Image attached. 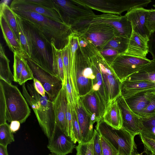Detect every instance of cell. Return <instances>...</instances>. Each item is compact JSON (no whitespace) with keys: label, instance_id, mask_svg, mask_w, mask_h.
I'll list each match as a JSON object with an SVG mask.
<instances>
[{"label":"cell","instance_id":"cell-51","mask_svg":"<svg viewBox=\"0 0 155 155\" xmlns=\"http://www.w3.org/2000/svg\"><path fill=\"white\" fill-rule=\"evenodd\" d=\"M33 80V86L36 91L42 96L45 95L46 93L41 83L35 78Z\"/></svg>","mask_w":155,"mask_h":155},{"label":"cell","instance_id":"cell-21","mask_svg":"<svg viewBox=\"0 0 155 155\" xmlns=\"http://www.w3.org/2000/svg\"><path fill=\"white\" fill-rule=\"evenodd\" d=\"M67 98L65 85L63 84L55 100L53 102L56 125L68 136L65 117V103Z\"/></svg>","mask_w":155,"mask_h":155},{"label":"cell","instance_id":"cell-46","mask_svg":"<svg viewBox=\"0 0 155 155\" xmlns=\"http://www.w3.org/2000/svg\"><path fill=\"white\" fill-rule=\"evenodd\" d=\"M147 26L150 34L155 32V8L149 9Z\"/></svg>","mask_w":155,"mask_h":155},{"label":"cell","instance_id":"cell-53","mask_svg":"<svg viewBox=\"0 0 155 155\" xmlns=\"http://www.w3.org/2000/svg\"><path fill=\"white\" fill-rule=\"evenodd\" d=\"M0 155H9L7 147L0 145Z\"/></svg>","mask_w":155,"mask_h":155},{"label":"cell","instance_id":"cell-4","mask_svg":"<svg viewBox=\"0 0 155 155\" xmlns=\"http://www.w3.org/2000/svg\"><path fill=\"white\" fill-rule=\"evenodd\" d=\"M0 86L2 89L5 101L7 121L24 123L30 115L31 110L22 94L17 87L1 79Z\"/></svg>","mask_w":155,"mask_h":155},{"label":"cell","instance_id":"cell-58","mask_svg":"<svg viewBox=\"0 0 155 155\" xmlns=\"http://www.w3.org/2000/svg\"><path fill=\"white\" fill-rule=\"evenodd\" d=\"M119 155H120V154H119Z\"/></svg>","mask_w":155,"mask_h":155},{"label":"cell","instance_id":"cell-29","mask_svg":"<svg viewBox=\"0 0 155 155\" xmlns=\"http://www.w3.org/2000/svg\"><path fill=\"white\" fill-rule=\"evenodd\" d=\"M10 61L6 56L4 48L2 44L0 45V79L7 83L12 84L14 81V76L9 66Z\"/></svg>","mask_w":155,"mask_h":155},{"label":"cell","instance_id":"cell-56","mask_svg":"<svg viewBox=\"0 0 155 155\" xmlns=\"http://www.w3.org/2000/svg\"><path fill=\"white\" fill-rule=\"evenodd\" d=\"M137 155H143V153H138V154H137Z\"/></svg>","mask_w":155,"mask_h":155},{"label":"cell","instance_id":"cell-33","mask_svg":"<svg viewBox=\"0 0 155 155\" xmlns=\"http://www.w3.org/2000/svg\"><path fill=\"white\" fill-rule=\"evenodd\" d=\"M129 39L122 37L116 36L110 40L103 50L111 49L117 51L120 55L126 52L127 48Z\"/></svg>","mask_w":155,"mask_h":155},{"label":"cell","instance_id":"cell-30","mask_svg":"<svg viewBox=\"0 0 155 155\" xmlns=\"http://www.w3.org/2000/svg\"><path fill=\"white\" fill-rule=\"evenodd\" d=\"M52 50L53 68L56 76L65 82V73L61 50L58 49L54 45L51 43Z\"/></svg>","mask_w":155,"mask_h":155},{"label":"cell","instance_id":"cell-48","mask_svg":"<svg viewBox=\"0 0 155 155\" xmlns=\"http://www.w3.org/2000/svg\"><path fill=\"white\" fill-rule=\"evenodd\" d=\"M139 135L144 145L145 153H146L151 151L155 152V142L141 134Z\"/></svg>","mask_w":155,"mask_h":155},{"label":"cell","instance_id":"cell-17","mask_svg":"<svg viewBox=\"0 0 155 155\" xmlns=\"http://www.w3.org/2000/svg\"><path fill=\"white\" fill-rule=\"evenodd\" d=\"M116 100L121 110L122 125V127L133 135L140 134L141 131L140 117L134 113L127 104L121 95Z\"/></svg>","mask_w":155,"mask_h":155},{"label":"cell","instance_id":"cell-52","mask_svg":"<svg viewBox=\"0 0 155 155\" xmlns=\"http://www.w3.org/2000/svg\"><path fill=\"white\" fill-rule=\"evenodd\" d=\"M21 123L18 121H13L11 122L9 127L11 131L13 133H15L18 131L20 128Z\"/></svg>","mask_w":155,"mask_h":155},{"label":"cell","instance_id":"cell-37","mask_svg":"<svg viewBox=\"0 0 155 155\" xmlns=\"http://www.w3.org/2000/svg\"><path fill=\"white\" fill-rule=\"evenodd\" d=\"M14 141L13 133L10 129L9 125L7 122L0 125V145L7 147Z\"/></svg>","mask_w":155,"mask_h":155},{"label":"cell","instance_id":"cell-42","mask_svg":"<svg viewBox=\"0 0 155 155\" xmlns=\"http://www.w3.org/2000/svg\"><path fill=\"white\" fill-rule=\"evenodd\" d=\"M64 108L68 136L70 137L72 141L71 109V105L68 102V98L65 102Z\"/></svg>","mask_w":155,"mask_h":155},{"label":"cell","instance_id":"cell-44","mask_svg":"<svg viewBox=\"0 0 155 155\" xmlns=\"http://www.w3.org/2000/svg\"><path fill=\"white\" fill-rule=\"evenodd\" d=\"M6 107L4 93L0 86V125L6 123Z\"/></svg>","mask_w":155,"mask_h":155},{"label":"cell","instance_id":"cell-41","mask_svg":"<svg viewBox=\"0 0 155 155\" xmlns=\"http://www.w3.org/2000/svg\"><path fill=\"white\" fill-rule=\"evenodd\" d=\"M33 72L29 66L26 60L24 58L23 66L19 83L21 85L25 84L29 80L34 78Z\"/></svg>","mask_w":155,"mask_h":155},{"label":"cell","instance_id":"cell-10","mask_svg":"<svg viewBox=\"0 0 155 155\" xmlns=\"http://www.w3.org/2000/svg\"><path fill=\"white\" fill-rule=\"evenodd\" d=\"M151 60L126 55H118L110 66L122 82L129 76L137 72L149 64Z\"/></svg>","mask_w":155,"mask_h":155},{"label":"cell","instance_id":"cell-28","mask_svg":"<svg viewBox=\"0 0 155 155\" xmlns=\"http://www.w3.org/2000/svg\"><path fill=\"white\" fill-rule=\"evenodd\" d=\"M125 80L129 81H145L155 82V58L153 59L151 62L144 68L129 76Z\"/></svg>","mask_w":155,"mask_h":155},{"label":"cell","instance_id":"cell-57","mask_svg":"<svg viewBox=\"0 0 155 155\" xmlns=\"http://www.w3.org/2000/svg\"><path fill=\"white\" fill-rule=\"evenodd\" d=\"M153 6L155 8V4L153 5Z\"/></svg>","mask_w":155,"mask_h":155},{"label":"cell","instance_id":"cell-13","mask_svg":"<svg viewBox=\"0 0 155 155\" xmlns=\"http://www.w3.org/2000/svg\"><path fill=\"white\" fill-rule=\"evenodd\" d=\"M90 23H103L113 27L116 31L118 36L130 39L132 31L130 22L126 16L111 14L95 15L87 20L81 22L82 24Z\"/></svg>","mask_w":155,"mask_h":155},{"label":"cell","instance_id":"cell-31","mask_svg":"<svg viewBox=\"0 0 155 155\" xmlns=\"http://www.w3.org/2000/svg\"><path fill=\"white\" fill-rule=\"evenodd\" d=\"M61 54L63 62L65 73V83H70L75 93L71 78V65L70 51L69 43L62 49Z\"/></svg>","mask_w":155,"mask_h":155},{"label":"cell","instance_id":"cell-49","mask_svg":"<svg viewBox=\"0 0 155 155\" xmlns=\"http://www.w3.org/2000/svg\"><path fill=\"white\" fill-rule=\"evenodd\" d=\"M29 2L53 9H57L52 0H26Z\"/></svg>","mask_w":155,"mask_h":155},{"label":"cell","instance_id":"cell-15","mask_svg":"<svg viewBox=\"0 0 155 155\" xmlns=\"http://www.w3.org/2000/svg\"><path fill=\"white\" fill-rule=\"evenodd\" d=\"M75 144L56 125L48 139L47 147L50 151L56 155H66L72 152Z\"/></svg>","mask_w":155,"mask_h":155},{"label":"cell","instance_id":"cell-19","mask_svg":"<svg viewBox=\"0 0 155 155\" xmlns=\"http://www.w3.org/2000/svg\"><path fill=\"white\" fill-rule=\"evenodd\" d=\"M155 95V89L141 91L124 98L131 110L140 117Z\"/></svg>","mask_w":155,"mask_h":155},{"label":"cell","instance_id":"cell-39","mask_svg":"<svg viewBox=\"0 0 155 155\" xmlns=\"http://www.w3.org/2000/svg\"><path fill=\"white\" fill-rule=\"evenodd\" d=\"M94 136L89 142L80 143L76 146V155H94L93 152Z\"/></svg>","mask_w":155,"mask_h":155},{"label":"cell","instance_id":"cell-3","mask_svg":"<svg viewBox=\"0 0 155 155\" xmlns=\"http://www.w3.org/2000/svg\"><path fill=\"white\" fill-rule=\"evenodd\" d=\"M22 20L31 40L32 54L30 59L43 69L56 76L53 68L51 42L41 32L26 21Z\"/></svg>","mask_w":155,"mask_h":155},{"label":"cell","instance_id":"cell-20","mask_svg":"<svg viewBox=\"0 0 155 155\" xmlns=\"http://www.w3.org/2000/svg\"><path fill=\"white\" fill-rule=\"evenodd\" d=\"M74 107L82 133V143L89 142L92 138L94 134L93 125L92 124L91 117L83 106L79 98Z\"/></svg>","mask_w":155,"mask_h":155},{"label":"cell","instance_id":"cell-1","mask_svg":"<svg viewBox=\"0 0 155 155\" xmlns=\"http://www.w3.org/2000/svg\"><path fill=\"white\" fill-rule=\"evenodd\" d=\"M22 20L26 21L45 35L58 49H62L68 43L72 32L65 23L53 20L37 13L13 10Z\"/></svg>","mask_w":155,"mask_h":155},{"label":"cell","instance_id":"cell-38","mask_svg":"<svg viewBox=\"0 0 155 155\" xmlns=\"http://www.w3.org/2000/svg\"><path fill=\"white\" fill-rule=\"evenodd\" d=\"M24 57L16 53H14V81L19 83L23 66Z\"/></svg>","mask_w":155,"mask_h":155},{"label":"cell","instance_id":"cell-27","mask_svg":"<svg viewBox=\"0 0 155 155\" xmlns=\"http://www.w3.org/2000/svg\"><path fill=\"white\" fill-rule=\"evenodd\" d=\"M16 19L19 40L25 54L24 58L28 57L31 59L32 46L30 38L25 28L22 20L16 14Z\"/></svg>","mask_w":155,"mask_h":155},{"label":"cell","instance_id":"cell-5","mask_svg":"<svg viewBox=\"0 0 155 155\" xmlns=\"http://www.w3.org/2000/svg\"><path fill=\"white\" fill-rule=\"evenodd\" d=\"M95 129L113 145L121 155H137V147L134 141L135 136L122 127L116 129L103 120L96 124Z\"/></svg>","mask_w":155,"mask_h":155},{"label":"cell","instance_id":"cell-43","mask_svg":"<svg viewBox=\"0 0 155 155\" xmlns=\"http://www.w3.org/2000/svg\"><path fill=\"white\" fill-rule=\"evenodd\" d=\"M99 52L110 66L120 55L117 51L111 49H104Z\"/></svg>","mask_w":155,"mask_h":155},{"label":"cell","instance_id":"cell-7","mask_svg":"<svg viewBox=\"0 0 155 155\" xmlns=\"http://www.w3.org/2000/svg\"><path fill=\"white\" fill-rule=\"evenodd\" d=\"M90 59L82 53L79 47L77 50L72 81L74 90L79 97L90 92L94 78Z\"/></svg>","mask_w":155,"mask_h":155},{"label":"cell","instance_id":"cell-9","mask_svg":"<svg viewBox=\"0 0 155 155\" xmlns=\"http://www.w3.org/2000/svg\"><path fill=\"white\" fill-rule=\"evenodd\" d=\"M64 22L72 28L78 24L91 18L95 14L90 8L75 0H52Z\"/></svg>","mask_w":155,"mask_h":155},{"label":"cell","instance_id":"cell-12","mask_svg":"<svg viewBox=\"0 0 155 155\" xmlns=\"http://www.w3.org/2000/svg\"><path fill=\"white\" fill-rule=\"evenodd\" d=\"M94 57L101 71L108 95V105L120 95L121 82L99 52Z\"/></svg>","mask_w":155,"mask_h":155},{"label":"cell","instance_id":"cell-50","mask_svg":"<svg viewBox=\"0 0 155 155\" xmlns=\"http://www.w3.org/2000/svg\"><path fill=\"white\" fill-rule=\"evenodd\" d=\"M147 45L148 52L151 54L153 59L155 58V32L150 34Z\"/></svg>","mask_w":155,"mask_h":155},{"label":"cell","instance_id":"cell-16","mask_svg":"<svg viewBox=\"0 0 155 155\" xmlns=\"http://www.w3.org/2000/svg\"><path fill=\"white\" fill-rule=\"evenodd\" d=\"M148 12L149 9L137 8L132 9L125 15L130 22L133 31L147 41L150 34L147 26Z\"/></svg>","mask_w":155,"mask_h":155},{"label":"cell","instance_id":"cell-45","mask_svg":"<svg viewBox=\"0 0 155 155\" xmlns=\"http://www.w3.org/2000/svg\"><path fill=\"white\" fill-rule=\"evenodd\" d=\"M94 155H102V148L100 135L95 129H94Z\"/></svg>","mask_w":155,"mask_h":155},{"label":"cell","instance_id":"cell-25","mask_svg":"<svg viewBox=\"0 0 155 155\" xmlns=\"http://www.w3.org/2000/svg\"><path fill=\"white\" fill-rule=\"evenodd\" d=\"M94 56L90 58L92 70L95 76L92 80V90L97 93L106 108L108 105V95L99 67Z\"/></svg>","mask_w":155,"mask_h":155},{"label":"cell","instance_id":"cell-11","mask_svg":"<svg viewBox=\"0 0 155 155\" xmlns=\"http://www.w3.org/2000/svg\"><path fill=\"white\" fill-rule=\"evenodd\" d=\"M25 58L33 72L34 78L41 83L50 100L54 101L63 87L62 80L43 69L29 58Z\"/></svg>","mask_w":155,"mask_h":155},{"label":"cell","instance_id":"cell-24","mask_svg":"<svg viewBox=\"0 0 155 155\" xmlns=\"http://www.w3.org/2000/svg\"><path fill=\"white\" fill-rule=\"evenodd\" d=\"M155 89V82L145 81H129L124 80L121 82L120 95L124 98L137 93Z\"/></svg>","mask_w":155,"mask_h":155},{"label":"cell","instance_id":"cell-32","mask_svg":"<svg viewBox=\"0 0 155 155\" xmlns=\"http://www.w3.org/2000/svg\"><path fill=\"white\" fill-rule=\"evenodd\" d=\"M0 12L4 15L16 36L19 40L15 13L10 7L4 2L0 4Z\"/></svg>","mask_w":155,"mask_h":155},{"label":"cell","instance_id":"cell-8","mask_svg":"<svg viewBox=\"0 0 155 155\" xmlns=\"http://www.w3.org/2000/svg\"><path fill=\"white\" fill-rule=\"evenodd\" d=\"M92 9L104 13L120 15L132 9L147 7L150 0H75Z\"/></svg>","mask_w":155,"mask_h":155},{"label":"cell","instance_id":"cell-54","mask_svg":"<svg viewBox=\"0 0 155 155\" xmlns=\"http://www.w3.org/2000/svg\"><path fill=\"white\" fill-rule=\"evenodd\" d=\"M146 153L147 155H155V152L153 151H151Z\"/></svg>","mask_w":155,"mask_h":155},{"label":"cell","instance_id":"cell-55","mask_svg":"<svg viewBox=\"0 0 155 155\" xmlns=\"http://www.w3.org/2000/svg\"><path fill=\"white\" fill-rule=\"evenodd\" d=\"M47 155H56L51 153H49V154H48Z\"/></svg>","mask_w":155,"mask_h":155},{"label":"cell","instance_id":"cell-36","mask_svg":"<svg viewBox=\"0 0 155 155\" xmlns=\"http://www.w3.org/2000/svg\"><path fill=\"white\" fill-rule=\"evenodd\" d=\"M71 107L72 119V141L75 144L77 142L78 143H82V136L78 121L77 113L74 107L71 105Z\"/></svg>","mask_w":155,"mask_h":155},{"label":"cell","instance_id":"cell-14","mask_svg":"<svg viewBox=\"0 0 155 155\" xmlns=\"http://www.w3.org/2000/svg\"><path fill=\"white\" fill-rule=\"evenodd\" d=\"M79 99L90 116L93 125L103 120L106 107L96 92L92 90L86 95L79 97Z\"/></svg>","mask_w":155,"mask_h":155},{"label":"cell","instance_id":"cell-26","mask_svg":"<svg viewBox=\"0 0 155 155\" xmlns=\"http://www.w3.org/2000/svg\"><path fill=\"white\" fill-rule=\"evenodd\" d=\"M103 120L115 129H119L122 128L121 111L116 99L109 104L106 107Z\"/></svg>","mask_w":155,"mask_h":155},{"label":"cell","instance_id":"cell-6","mask_svg":"<svg viewBox=\"0 0 155 155\" xmlns=\"http://www.w3.org/2000/svg\"><path fill=\"white\" fill-rule=\"evenodd\" d=\"M72 31L83 35L92 43L99 52L112 39L118 36L116 30L111 26L103 23L78 24Z\"/></svg>","mask_w":155,"mask_h":155},{"label":"cell","instance_id":"cell-47","mask_svg":"<svg viewBox=\"0 0 155 155\" xmlns=\"http://www.w3.org/2000/svg\"><path fill=\"white\" fill-rule=\"evenodd\" d=\"M155 115V95L151 100L150 103L143 111L141 117L147 118Z\"/></svg>","mask_w":155,"mask_h":155},{"label":"cell","instance_id":"cell-40","mask_svg":"<svg viewBox=\"0 0 155 155\" xmlns=\"http://www.w3.org/2000/svg\"><path fill=\"white\" fill-rule=\"evenodd\" d=\"M100 135L102 155H119V154L118 151L110 142L103 136Z\"/></svg>","mask_w":155,"mask_h":155},{"label":"cell","instance_id":"cell-34","mask_svg":"<svg viewBox=\"0 0 155 155\" xmlns=\"http://www.w3.org/2000/svg\"><path fill=\"white\" fill-rule=\"evenodd\" d=\"M74 32L78 36L79 48L86 57L90 58L99 52L92 43L86 39L83 35Z\"/></svg>","mask_w":155,"mask_h":155},{"label":"cell","instance_id":"cell-2","mask_svg":"<svg viewBox=\"0 0 155 155\" xmlns=\"http://www.w3.org/2000/svg\"><path fill=\"white\" fill-rule=\"evenodd\" d=\"M22 94L33 109L39 124L49 139L56 126L53 101L47 94L42 96L35 90L33 83L22 85Z\"/></svg>","mask_w":155,"mask_h":155},{"label":"cell","instance_id":"cell-23","mask_svg":"<svg viewBox=\"0 0 155 155\" xmlns=\"http://www.w3.org/2000/svg\"><path fill=\"white\" fill-rule=\"evenodd\" d=\"M147 42L133 31L129 39L127 48L123 54L146 58L149 52Z\"/></svg>","mask_w":155,"mask_h":155},{"label":"cell","instance_id":"cell-35","mask_svg":"<svg viewBox=\"0 0 155 155\" xmlns=\"http://www.w3.org/2000/svg\"><path fill=\"white\" fill-rule=\"evenodd\" d=\"M140 134L155 136V115L147 118L140 117Z\"/></svg>","mask_w":155,"mask_h":155},{"label":"cell","instance_id":"cell-18","mask_svg":"<svg viewBox=\"0 0 155 155\" xmlns=\"http://www.w3.org/2000/svg\"><path fill=\"white\" fill-rule=\"evenodd\" d=\"M10 7L12 10L35 12L55 21L64 23L57 8H51L31 3L26 0H14L12 2Z\"/></svg>","mask_w":155,"mask_h":155},{"label":"cell","instance_id":"cell-22","mask_svg":"<svg viewBox=\"0 0 155 155\" xmlns=\"http://www.w3.org/2000/svg\"><path fill=\"white\" fill-rule=\"evenodd\" d=\"M0 25L3 37L9 49L25 57L19 40L17 38L4 15L0 12Z\"/></svg>","mask_w":155,"mask_h":155}]
</instances>
